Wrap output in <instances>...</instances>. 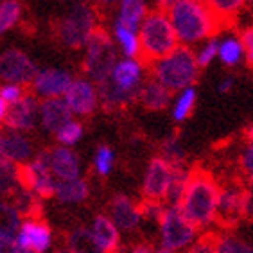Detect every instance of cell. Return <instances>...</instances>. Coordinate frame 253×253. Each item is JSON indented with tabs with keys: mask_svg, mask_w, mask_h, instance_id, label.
<instances>
[{
	"mask_svg": "<svg viewBox=\"0 0 253 253\" xmlns=\"http://www.w3.org/2000/svg\"><path fill=\"white\" fill-rule=\"evenodd\" d=\"M167 15L178 42L185 47L215 38V34L223 27L205 0H176L167 9Z\"/></svg>",
	"mask_w": 253,
	"mask_h": 253,
	"instance_id": "6da1fadb",
	"label": "cell"
},
{
	"mask_svg": "<svg viewBox=\"0 0 253 253\" xmlns=\"http://www.w3.org/2000/svg\"><path fill=\"white\" fill-rule=\"evenodd\" d=\"M219 192L221 187L209 170L194 169L190 170L189 183L178 207L200 230L210 228L219 219Z\"/></svg>",
	"mask_w": 253,
	"mask_h": 253,
	"instance_id": "7a4b0ae2",
	"label": "cell"
},
{
	"mask_svg": "<svg viewBox=\"0 0 253 253\" xmlns=\"http://www.w3.org/2000/svg\"><path fill=\"white\" fill-rule=\"evenodd\" d=\"M149 67H151L153 79L176 93L194 86L201 70L196 59V52H192L190 47L185 45H178L172 52L151 63Z\"/></svg>",
	"mask_w": 253,
	"mask_h": 253,
	"instance_id": "3957f363",
	"label": "cell"
},
{
	"mask_svg": "<svg viewBox=\"0 0 253 253\" xmlns=\"http://www.w3.org/2000/svg\"><path fill=\"white\" fill-rule=\"evenodd\" d=\"M138 40H140V61L144 65L155 63L180 45L169 15L164 9L147 13L138 27Z\"/></svg>",
	"mask_w": 253,
	"mask_h": 253,
	"instance_id": "277c9868",
	"label": "cell"
},
{
	"mask_svg": "<svg viewBox=\"0 0 253 253\" xmlns=\"http://www.w3.org/2000/svg\"><path fill=\"white\" fill-rule=\"evenodd\" d=\"M97 13L92 5L79 2L70 7L67 15L58 22V40L70 49H83L97 29Z\"/></svg>",
	"mask_w": 253,
	"mask_h": 253,
	"instance_id": "5b68a950",
	"label": "cell"
},
{
	"mask_svg": "<svg viewBox=\"0 0 253 253\" xmlns=\"http://www.w3.org/2000/svg\"><path fill=\"white\" fill-rule=\"evenodd\" d=\"M115 65H117L115 43L106 31L102 27H97L84 47V72L93 83L101 84L110 79Z\"/></svg>",
	"mask_w": 253,
	"mask_h": 253,
	"instance_id": "8992f818",
	"label": "cell"
},
{
	"mask_svg": "<svg viewBox=\"0 0 253 253\" xmlns=\"http://www.w3.org/2000/svg\"><path fill=\"white\" fill-rule=\"evenodd\" d=\"M160 244L172 253L189 250L198 241L200 228L187 219L178 205H167L160 219Z\"/></svg>",
	"mask_w": 253,
	"mask_h": 253,
	"instance_id": "52a82bcc",
	"label": "cell"
},
{
	"mask_svg": "<svg viewBox=\"0 0 253 253\" xmlns=\"http://www.w3.org/2000/svg\"><path fill=\"white\" fill-rule=\"evenodd\" d=\"M20 183L27 190H31L40 200L56 198V176L49 167V151L40 153L34 160H29L18 166Z\"/></svg>",
	"mask_w": 253,
	"mask_h": 253,
	"instance_id": "ba28073f",
	"label": "cell"
},
{
	"mask_svg": "<svg viewBox=\"0 0 253 253\" xmlns=\"http://www.w3.org/2000/svg\"><path fill=\"white\" fill-rule=\"evenodd\" d=\"M176 166H172L164 156H155L146 167V174L142 180V196L144 200L166 201L169 187L172 183Z\"/></svg>",
	"mask_w": 253,
	"mask_h": 253,
	"instance_id": "9c48e42d",
	"label": "cell"
},
{
	"mask_svg": "<svg viewBox=\"0 0 253 253\" xmlns=\"http://www.w3.org/2000/svg\"><path fill=\"white\" fill-rule=\"evenodd\" d=\"M38 68L22 50L11 49L0 54V81L13 84L33 83Z\"/></svg>",
	"mask_w": 253,
	"mask_h": 253,
	"instance_id": "30bf717a",
	"label": "cell"
},
{
	"mask_svg": "<svg viewBox=\"0 0 253 253\" xmlns=\"http://www.w3.org/2000/svg\"><path fill=\"white\" fill-rule=\"evenodd\" d=\"M110 81H112L121 92L138 99L140 88H142V84H144V63H142L138 58L121 59V61H117V65L113 67Z\"/></svg>",
	"mask_w": 253,
	"mask_h": 253,
	"instance_id": "8fae6325",
	"label": "cell"
},
{
	"mask_svg": "<svg viewBox=\"0 0 253 253\" xmlns=\"http://www.w3.org/2000/svg\"><path fill=\"white\" fill-rule=\"evenodd\" d=\"M15 241L20 248L27 250V252L45 253L52 244V232H50L49 224L40 217H29L20 224Z\"/></svg>",
	"mask_w": 253,
	"mask_h": 253,
	"instance_id": "7c38bea8",
	"label": "cell"
},
{
	"mask_svg": "<svg viewBox=\"0 0 253 253\" xmlns=\"http://www.w3.org/2000/svg\"><path fill=\"white\" fill-rule=\"evenodd\" d=\"M65 102L76 115H92L99 106V90L92 79H74L68 92L65 93Z\"/></svg>",
	"mask_w": 253,
	"mask_h": 253,
	"instance_id": "4fadbf2b",
	"label": "cell"
},
{
	"mask_svg": "<svg viewBox=\"0 0 253 253\" xmlns=\"http://www.w3.org/2000/svg\"><path fill=\"white\" fill-rule=\"evenodd\" d=\"M40 115V104L33 93H25L18 102L11 104L5 113V127L13 131H27L33 129Z\"/></svg>",
	"mask_w": 253,
	"mask_h": 253,
	"instance_id": "5bb4252c",
	"label": "cell"
},
{
	"mask_svg": "<svg viewBox=\"0 0 253 253\" xmlns=\"http://www.w3.org/2000/svg\"><path fill=\"white\" fill-rule=\"evenodd\" d=\"M246 196L248 190L237 185H223L219 192V219L217 223L235 224L246 217Z\"/></svg>",
	"mask_w": 253,
	"mask_h": 253,
	"instance_id": "9a60e30c",
	"label": "cell"
},
{
	"mask_svg": "<svg viewBox=\"0 0 253 253\" xmlns=\"http://www.w3.org/2000/svg\"><path fill=\"white\" fill-rule=\"evenodd\" d=\"M74 83V78L65 70L59 68H45V70H38L36 78L33 81L34 93H38L45 99L52 97H61L68 92L70 84Z\"/></svg>",
	"mask_w": 253,
	"mask_h": 253,
	"instance_id": "2e32d148",
	"label": "cell"
},
{
	"mask_svg": "<svg viewBox=\"0 0 253 253\" xmlns=\"http://www.w3.org/2000/svg\"><path fill=\"white\" fill-rule=\"evenodd\" d=\"M110 217L122 232H131L138 226L142 215L138 205L126 194H115L110 203Z\"/></svg>",
	"mask_w": 253,
	"mask_h": 253,
	"instance_id": "e0dca14e",
	"label": "cell"
},
{
	"mask_svg": "<svg viewBox=\"0 0 253 253\" xmlns=\"http://www.w3.org/2000/svg\"><path fill=\"white\" fill-rule=\"evenodd\" d=\"M40 121H42L45 131L56 135L67 122L72 121V110L68 108L65 99H45L40 104Z\"/></svg>",
	"mask_w": 253,
	"mask_h": 253,
	"instance_id": "ac0fdd59",
	"label": "cell"
},
{
	"mask_svg": "<svg viewBox=\"0 0 253 253\" xmlns=\"http://www.w3.org/2000/svg\"><path fill=\"white\" fill-rule=\"evenodd\" d=\"M92 237L97 243V246L104 253H119L121 248V235H119L117 224L113 223L112 217L108 215H95L92 223Z\"/></svg>",
	"mask_w": 253,
	"mask_h": 253,
	"instance_id": "d6986e66",
	"label": "cell"
},
{
	"mask_svg": "<svg viewBox=\"0 0 253 253\" xmlns=\"http://www.w3.org/2000/svg\"><path fill=\"white\" fill-rule=\"evenodd\" d=\"M49 167L58 180L79 178V158L68 147H54L49 151Z\"/></svg>",
	"mask_w": 253,
	"mask_h": 253,
	"instance_id": "ffe728a7",
	"label": "cell"
},
{
	"mask_svg": "<svg viewBox=\"0 0 253 253\" xmlns=\"http://www.w3.org/2000/svg\"><path fill=\"white\" fill-rule=\"evenodd\" d=\"M0 155H4L7 160L15 162L16 166H22L25 162L31 160L33 149H31L29 140L24 135H20L18 131L9 129L7 133L2 135V142H0Z\"/></svg>",
	"mask_w": 253,
	"mask_h": 253,
	"instance_id": "44dd1931",
	"label": "cell"
},
{
	"mask_svg": "<svg viewBox=\"0 0 253 253\" xmlns=\"http://www.w3.org/2000/svg\"><path fill=\"white\" fill-rule=\"evenodd\" d=\"M170 99H172V92L153 78L142 84L140 93H138L140 104L151 112H160V110L167 108L170 104Z\"/></svg>",
	"mask_w": 253,
	"mask_h": 253,
	"instance_id": "7402d4cb",
	"label": "cell"
},
{
	"mask_svg": "<svg viewBox=\"0 0 253 253\" xmlns=\"http://www.w3.org/2000/svg\"><path fill=\"white\" fill-rule=\"evenodd\" d=\"M147 13L149 11H147L146 0H121L115 24L124 25L127 29L138 31V27L147 16Z\"/></svg>",
	"mask_w": 253,
	"mask_h": 253,
	"instance_id": "603a6c76",
	"label": "cell"
},
{
	"mask_svg": "<svg viewBox=\"0 0 253 253\" xmlns=\"http://www.w3.org/2000/svg\"><path fill=\"white\" fill-rule=\"evenodd\" d=\"M56 198L61 203H81L88 198V183L83 178L74 180H58Z\"/></svg>",
	"mask_w": 253,
	"mask_h": 253,
	"instance_id": "cb8c5ba5",
	"label": "cell"
},
{
	"mask_svg": "<svg viewBox=\"0 0 253 253\" xmlns=\"http://www.w3.org/2000/svg\"><path fill=\"white\" fill-rule=\"evenodd\" d=\"M20 189L22 183H20L18 166L15 162L7 160L4 155H0V196L15 198Z\"/></svg>",
	"mask_w": 253,
	"mask_h": 253,
	"instance_id": "d4e9b609",
	"label": "cell"
},
{
	"mask_svg": "<svg viewBox=\"0 0 253 253\" xmlns=\"http://www.w3.org/2000/svg\"><path fill=\"white\" fill-rule=\"evenodd\" d=\"M20 224L18 210L13 205L0 201V241H15Z\"/></svg>",
	"mask_w": 253,
	"mask_h": 253,
	"instance_id": "484cf974",
	"label": "cell"
},
{
	"mask_svg": "<svg viewBox=\"0 0 253 253\" xmlns=\"http://www.w3.org/2000/svg\"><path fill=\"white\" fill-rule=\"evenodd\" d=\"M212 13L223 25H234L239 13L244 7V0H205Z\"/></svg>",
	"mask_w": 253,
	"mask_h": 253,
	"instance_id": "4316f807",
	"label": "cell"
},
{
	"mask_svg": "<svg viewBox=\"0 0 253 253\" xmlns=\"http://www.w3.org/2000/svg\"><path fill=\"white\" fill-rule=\"evenodd\" d=\"M113 36L119 43L121 50L126 58H140V40H138V31L127 29L124 25L113 24Z\"/></svg>",
	"mask_w": 253,
	"mask_h": 253,
	"instance_id": "83f0119b",
	"label": "cell"
},
{
	"mask_svg": "<svg viewBox=\"0 0 253 253\" xmlns=\"http://www.w3.org/2000/svg\"><path fill=\"white\" fill-rule=\"evenodd\" d=\"M67 246L72 253H104L93 241L88 228H76L67 237Z\"/></svg>",
	"mask_w": 253,
	"mask_h": 253,
	"instance_id": "f1b7e54d",
	"label": "cell"
},
{
	"mask_svg": "<svg viewBox=\"0 0 253 253\" xmlns=\"http://www.w3.org/2000/svg\"><path fill=\"white\" fill-rule=\"evenodd\" d=\"M196 99H198V93H196L194 86L185 88V90L176 93V97L172 99V119L176 122L187 121L190 117V113L194 112Z\"/></svg>",
	"mask_w": 253,
	"mask_h": 253,
	"instance_id": "f546056e",
	"label": "cell"
},
{
	"mask_svg": "<svg viewBox=\"0 0 253 253\" xmlns=\"http://www.w3.org/2000/svg\"><path fill=\"white\" fill-rule=\"evenodd\" d=\"M244 58V49L241 43V38L230 36V38H223L219 42V58L221 63L226 67H235L241 63V59Z\"/></svg>",
	"mask_w": 253,
	"mask_h": 253,
	"instance_id": "4dcf8cb0",
	"label": "cell"
},
{
	"mask_svg": "<svg viewBox=\"0 0 253 253\" xmlns=\"http://www.w3.org/2000/svg\"><path fill=\"white\" fill-rule=\"evenodd\" d=\"M215 253H253V246L244 243L243 239H237L235 235L219 234L214 235Z\"/></svg>",
	"mask_w": 253,
	"mask_h": 253,
	"instance_id": "1f68e13d",
	"label": "cell"
},
{
	"mask_svg": "<svg viewBox=\"0 0 253 253\" xmlns=\"http://www.w3.org/2000/svg\"><path fill=\"white\" fill-rule=\"evenodd\" d=\"M22 15V5L18 0H2L0 2V36L15 27Z\"/></svg>",
	"mask_w": 253,
	"mask_h": 253,
	"instance_id": "d6a6232c",
	"label": "cell"
},
{
	"mask_svg": "<svg viewBox=\"0 0 253 253\" xmlns=\"http://www.w3.org/2000/svg\"><path fill=\"white\" fill-rule=\"evenodd\" d=\"M162 156L169 160L172 166H183V162H185V149L181 146L180 138L178 135L174 136H169L164 144H162Z\"/></svg>",
	"mask_w": 253,
	"mask_h": 253,
	"instance_id": "836d02e7",
	"label": "cell"
},
{
	"mask_svg": "<svg viewBox=\"0 0 253 253\" xmlns=\"http://www.w3.org/2000/svg\"><path fill=\"white\" fill-rule=\"evenodd\" d=\"M81 136H83V124L78 121L67 122V124L56 133L58 142L63 144V146H74V144H78V142L81 140Z\"/></svg>",
	"mask_w": 253,
	"mask_h": 253,
	"instance_id": "e575fe53",
	"label": "cell"
},
{
	"mask_svg": "<svg viewBox=\"0 0 253 253\" xmlns=\"http://www.w3.org/2000/svg\"><path fill=\"white\" fill-rule=\"evenodd\" d=\"M113 162H115V156H113L112 149L108 146H101L93 156V169L97 174L108 176L113 169Z\"/></svg>",
	"mask_w": 253,
	"mask_h": 253,
	"instance_id": "d590c367",
	"label": "cell"
},
{
	"mask_svg": "<svg viewBox=\"0 0 253 253\" xmlns=\"http://www.w3.org/2000/svg\"><path fill=\"white\" fill-rule=\"evenodd\" d=\"M217 58H219V40L215 38H210L207 42H203L200 50L196 52V59H198V63H200L201 68L209 67Z\"/></svg>",
	"mask_w": 253,
	"mask_h": 253,
	"instance_id": "8d00e7d4",
	"label": "cell"
},
{
	"mask_svg": "<svg viewBox=\"0 0 253 253\" xmlns=\"http://www.w3.org/2000/svg\"><path fill=\"white\" fill-rule=\"evenodd\" d=\"M138 209H140L142 219L160 223L162 215H164V212H166V209H167V205H164V201H156V200H142L140 203H138Z\"/></svg>",
	"mask_w": 253,
	"mask_h": 253,
	"instance_id": "74e56055",
	"label": "cell"
},
{
	"mask_svg": "<svg viewBox=\"0 0 253 253\" xmlns=\"http://www.w3.org/2000/svg\"><path fill=\"white\" fill-rule=\"evenodd\" d=\"M24 95H25V93H24V90H22V84L5 83L4 86L0 88V97L4 99L7 106H11V104L18 102L20 99L24 97Z\"/></svg>",
	"mask_w": 253,
	"mask_h": 253,
	"instance_id": "f35d334b",
	"label": "cell"
},
{
	"mask_svg": "<svg viewBox=\"0 0 253 253\" xmlns=\"http://www.w3.org/2000/svg\"><path fill=\"white\" fill-rule=\"evenodd\" d=\"M239 38H241V43H243L244 49V59H246V63L250 67H253V25L248 29H244Z\"/></svg>",
	"mask_w": 253,
	"mask_h": 253,
	"instance_id": "ab89813d",
	"label": "cell"
},
{
	"mask_svg": "<svg viewBox=\"0 0 253 253\" xmlns=\"http://www.w3.org/2000/svg\"><path fill=\"white\" fill-rule=\"evenodd\" d=\"M187 253H215V244H214V235H207V237L198 239Z\"/></svg>",
	"mask_w": 253,
	"mask_h": 253,
	"instance_id": "60d3db41",
	"label": "cell"
},
{
	"mask_svg": "<svg viewBox=\"0 0 253 253\" xmlns=\"http://www.w3.org/2000/svg\"><path fill=\"white\" fill-rule=\"evenodd\" d=\"M239 164H241V169L248 174L250 170H253V140L246 142L243 153H241V158H239Z\"/></svg>",
	"mask_w": 253,
	"mask_h": 253,
	"instance_id": "b9f144b4",
	"label": "cell"
},
{
	"mask_svg": "<svg viewBox=\"0 0 253 253\" xmlns=\"http://www.w3.org/2000/svg\"><path fill=\"white\" fill-rule=\"evenodd\" d=\"M0 253H33L20 248L16 241H0Z\"/></svg>",
	"mask_w": 253,
	"mask_h": 253,
	"instance_id": "7bdbcfd3",
	"label": "cell"
},
{
	"mask_svg": "<svg viewBox=\"0 0 253 253\" xmlns=\"http://www.w3.org/2000/svg\"><path fill=\"white\" fill-rule=\"evenodd\" d=\"M235 84V78H232V76H226V78H223L219 81V86H217V90H219L221 93H226L230 92L232 88H234Z\"/></svg>",
	"mask_w": 253,
	"mask_h": 253,
	"instance_id": "ee69618b",
	"label": "cell"
},
{
	"mask_svg": "<svg viewBox=\"0 0 253 253\" xmlns=\"http://www.w3.org/2000/svg\"><path fill=\"white\" fill-rule=\"evenodd\" d=\"M156 4V9H164V11H167L170 7V5L174 4L176 0H153Z\"/></svg>",
	"mask_w": 253,
	"mask_h": 253,
	"instance_id": "f6af8a7d",
	"label": "cell"
},
{
	"mask_svg": "<svg viewBox=\"0 0 253 253\" xmlns=\"http://www.w3.org/2000/svg\"><path fill=\"white\" fill-rule=\"evenodd\" d=\"M131 253H155V250L147 244H136L135 248L131 250Z\"/></svg>",
	"mask_w": 253,
	"mask_h": 253,
	"instance_id": "bcb514c9",
	"label": "cell"
},
{
	"mask_svg": "<svg viewBox=\"0 0 253 253\" xmlns=\"http://www.w3.org/2000/svg\"><path fill=\"white\" fill-rule=\"evenodd\" d=\"M7 104H5V101L2 97H0V122L5 121V113H7Z\"/></svg>",
	"mask_w": 253,
	"mask_h": 253,
	"instance_id": "7dc6e473",
	"label": "cell"
},
{
	"mask_svg": "<svg viewBox=\"0 0 253 253\" xmlns=\"http://www.w3.org/2000/svg\"><path fill=\"white\" fill-rule=\"evenodd\" d=\"M244 136H246V142L253 140V122L246 127V131H244Z\"/></svg>",
	"mask_w": 253,
	"mask_h": 253,
	"instance_id": "c3c4849f",
	"label": "cell"
},
{
	"mask_svg": "<svg viewBox=\"0 0 253 253\" xmlns=\"http://www.w3.org/2000/svg\"><path fill=\"white\" fill-rule=\"evenodd\" d=\"M248 185H250V190H253V170L248 172Z\"/></svg>",
	"mask_w": 253,
	"mask_h": 253,
	"instance_id": "681fc988",
	"label": "cell"
},
{
	"mask_svg": "<svg viewBox=\"0 0 253 253\" xmlns=\"http://www.w3.org/2000/svg\"><path fill=\"white\" fill-rule=\"evenodd\" d=\"M97 2H99L101 5H110V4L113 2V0H97Z\"/></svg>",
	"mask_w": 253,
	"mask_h": 253,
	"instance_id": "f907efd6",
	"label": "cell"
},
{
	"mask_svg": "<svg viewBox=\"0 0 253 253\" xmlns=\"http://www.w3.org/2000/svg\"><path fill=\"white\" fill-rule=\"evenodd\" d=\"M54 253H72V252H70V250H56V252H54Z\"/></svg>",
	"mask_w": 253,
	"mask_h": 253,
	"instance_id": "816d5d0a",
	"label": "cell"
},
{
	"mask_svg": "<svg viewBox=\"0 0 253 253\" xmlns=\"http://www.w3.org/2000/svg\"><path fill=\"white\" fill-rule=\"evenodd\" d=\"M244 2H246V4H250V5H253V0H244Z\"/></svg>",
	"mask_w": 253,
	"mask_h": 253,
	"instance_id": "f5cc1de1",
	"label": "cell"
},
{
	"mask_svg": "<svg viewBox=\"0 0 253 253\" xmlns=\"http://www.w3.org/2000/svg\"><path fill=\"white\" fill-rule=\"evenodd\" d=\"M0 142H2V135H0Z\"/></svg>",
	"mask_w": 253,
	"mask_h": 253,
	"instance_id": "db71d44e",
	"label": "cell"
}]
</instances>
